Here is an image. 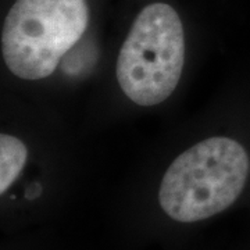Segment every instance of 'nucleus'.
<instances>
[{"label":"nucleus","instance_id":"obj_1","mask_svg":"<svg viewBox=\"0 0 250 250\" xmlns=\"http://www.w3.org/2000/svg\"><path fill=\"white\" fill-rule=\"evenodd\" d=\"M249 156L236 141L214 136L172 161L159 192L161 208L178 223H196L227 210L249 175Z\"/></svg>","mask_w":250,"mask_h":250},{"label":"nucleus","instance_id":"obj_2","mask_svg":"<svg viewBox=\"0 0 250 250\" xmlns=\"http://www.w3.org/2000/svg\"><path fill=\"white\" fill-rule=\"evenodd\" d=\"M88 21L86 0H17L1 32L6 65L21 80L49 77L83 35Z\"/></svg>","mask_w":250,"mask_h":250},{"label":"nucleus","instance_id":"obj_3","mask_svg":"<svg viewBox=\"0 0 250 250\" xmlns=\"http://www.w3.org/2000/svg\"><path fill=\"white\" fill-rule=\"evenodd\" d=\"M185 60L181 18L166 3L146 6L136 16L117 59V81L139 106H156L175 90Z\"/></svg>","mask_w":250,"mask_h":250},{"label":"nucleus","instance_id":"obj_4","mask_svg":"<svg viewBox=\"0 0 250 250\" xmlns=\"http://www.w3.org/2000/svg\"><path fill=\"white\" fill-rule=\"evenodd\" d=\"M27 146L16 136H0V193L3 195L17 179L27 163Z\"/></svg>","mask_w":250,"mask_h":250}]
</instances>
